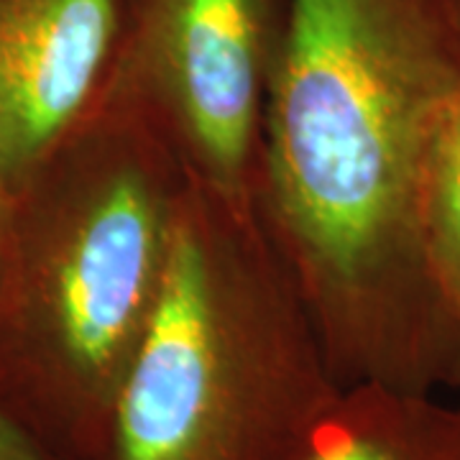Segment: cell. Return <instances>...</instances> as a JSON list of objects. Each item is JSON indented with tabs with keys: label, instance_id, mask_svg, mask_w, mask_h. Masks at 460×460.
I'll list each match as a JSON object with an SVG mask.
<instances>
[{
	"label": "cell",
	"instance_id": "cell-1",
	"mask_svg": "<svg viewBox=\"0 0 460 460\" xmlns=\"http://www.w3.org/2000/svg\"><path fill=\"white\" fill-rule=\"evenodd\" d=\"M460 108L447 0H292L253 205L338 386L460 392L429 184Z\"/></svg>",
	"mask_w": 460,
	"mask_h": 460
},
{
	"label": "cell",
	"instance_id": "cell-2",
	"mask_svg": "<svg viewBox=\"0 0 460 460\" xmlns=\"http://www.w3.org/2000/svg\"><path fill=\"white\" fill-rule=\"evenodd\" d=\"M190 181L146 115L105 93L11 187L0 407L57 460L100 458Z\"/></svg>",
	"mask_w": 460,
	"mask_h": 460
},
{
	"label": "cell",
	"instance_id": "cell-3",
	"mask_svg": "<svg viewBox=\"0 0 460 460\" xmlns=\"http://www.w3.org/2000/svg\"><path fill=\"white\" fill-rule=\"evenodd\" d=\"M338 389L256 205L190 181L98 460H284Z\"/></svg>",
	"mask_w": 460,
	"mask_h": 460
},
{
	"label": "cell",
	"instance_id": "cell-4",
	"mask_svg": "<svg viewBox=\"0 0 460 460\" xmlns=\"http://www.w3.org/2000/svg\"><path fill=\"white\" fill-rule=\"evenodd\" d=\"M292 0H131L108 93L162 131L192 180L253 202Z\"/></svg>",
	"mask_w": 460,
	"mask_h": 460
},
{
	"label": "cell",
	"instance_id": "cell-5",
	"mask_svg": "<svg viewBox=\"0 0 460 460\" xmlns=\"http://www.w3.org/2000/svg\"><path fill=\"white\" fill-rule=\"evenodd\" d=\"M131 0H0V174L11 187L105 98Z\"/></svg>",
	"mask_w": 460,
	"mask_h": 460
},
{
	"label": "cell",
	"instance_id": "cell-6",
	"mask_svg": "<svg viewBox=\"0 0 460 460\" xmlns=\"http://www.w3.org/2000/svg\"><path fill=\"white\" fill-rule=\"evenodd\" d=\"M284 460H460V407L443 394L341 386Z\"/></svg>",
	"mask_w": 460,
	"mask_h": 460
},
{
	"label": "cell",
	"instance_id": "cell-7",
	"mask_svg": "<svg viewBox=\"0 0 460 460\" xmlns=\"http://www.w3.org/2000/svg\"><path fill=\"white\" fill-rule=\"evenodd\" d=\"M428 223L438 271L460 307V108L435 162Z\"/></svg>",
	"mask_w": 460,
	"mask_h": 460
},
{
	"label": "cell",
	"instance_id": "cell-8",
	"mask_svg": "<svg viewBox=\"0 0 460 460\" xmlns=\"http://www.w3.org/2000/svg\"><path fill=\"white\" fill-rule=\"evenodd\" d=\"M0 460H57L29 429L0 407Z\"/></svg>",
	"mask_w": 460,
	"mask_h": 460
},
{
	"label": "cell",
	"instance_id": "cell-9",
	"mask_svg": "<svg viewBox=\"0 0 460 460\" xmlns=\"http://www.w3.org/2000/svg\"><path fill=\"white\" fill-rule=\"evenodd\" d=\"M8 230H11V184L0 174V271L8 248Z\"/></svg>",
	"mask_w": 460,
	"mask_h": 460
},
{
	"label": "cell",
	"instance_id": "cell-10",
	"mask_svg": "<svg viewBox=\"0 0 460 460\" xmlns=\"http://www.w3.org/2000/svg\"><path fill=\"white\" fill-rule=\"evenodd\" d=\"M447 5H450V11H453V16H456L460 26V0H447Z\"/></svg>",
	"mask_w": 460,
	"mask_h": 460
}]
</instances>
